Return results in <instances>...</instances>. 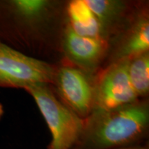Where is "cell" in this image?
<instances>
[{"label":"cell","mask_w":149,"mask_h":149,"mask_svg":"<svg viewBox=\"0 0 149 149\" xmlns=\"http://www.w3.org/2000/svg\"><path fill=\"white\" fill-rule=\"evenodd\" d=\"M149 127L146 101H136L107 111H93L84 120L73 149H117L139 144Z\"/></svg>","instance_id":"6da1fadb"},{"label":"cell","mask_w":149,"mask_h":149,"mask_svg":"<svg viewBox=\"0 0 149 149\" xmlns=\"http://www.w3.org/2000/svg\"><path fill=\"white\" fill-rule=\"evenodd\" d=\"M57 1L0 0V40L19 51L34 49L59 26L66 10Z\"/></svg>","instance_id":"7a4b0ae2"},{"label":"cell","mask_w":149,"mask_h":149,"mask_svg":"<svg viewBox=\"0 0 149 149\" xmlns=\"http://www.w3.org/2000/svg\"><path fill=\"white\" fill-rule=\"evenodd\" d=\"M24 90L35 100L51 133L48 149H73L82 133L84 120L58 100L49 84H38Z\"/></svg>","instance_id":"3957f363"},{"label":"cell","mask_w":149,"mask_h":149,"mask_svg":"<svg viewBox=\"0 0 149 149\" xmlns=\"http://www.w3.org/2000/svg\"><path fill=\"white\" fill-rule=\"evenodd\" d=\"M57 68L0 40V87L25 89L38 84H53Z\"/></svg>","instance_id":"277c9868"},{"label":"cell","mask_w":149,"mask_h":149,"mask_svg":"<svg viewBox=\"0 0 149 149\" xmlns=\"http://www.w3.org/2000/svg\"><path fill=\"white\" fill-rule=\"evenodd\" d=\"M127 62L110 64L94 77L93 111H111L139 100L128 78Z\"/></svg>","instance_id":"5b68a950"},{"label":"cell","mask_w":149,"mask_h":149,"mask_svg":"<svg viewBox=\"0 0 149 149\" xmlns=\"http://www.w3.org/2000/svg\"><path fill=\"white\" fill-rule=\"evenodd\" d=\"M53 84L61 101L85 120L94 107V77L72 65L57 67Z\"/></svg>","instance_id":"8992f818"},{"label":"cell","mask_w":149,"mask_h":149,"mask_svg":"<svg viewBox=\"0 0 149 149\" xmlns=\"http://www.w3.org/2000/svg\"><path fill=\"white\" fill-rule=\"evenodd\" d=\"M141 8L135 9L127 23L112 37L109 49L110 64L127 60L148 51V13L146 8Z\"/></svg>","instance_id":"52a82bcc"},{"label":"cell","mask_w":149,"mask_h":149,"mask_svg":"<svg viewBox=\"0 0 149 149\" xmlns=\"http://www.w3.org/2000/svg\"><path fill=\"white\" fill-rule=\"evenodd\" d=\"M61 47L71 65L94 75L108 56L109 44L102 39L79 36L66 24L61 34Z\"/></svg>","instance_id":"ba28073f"},{"label":"cell","mask_w":149,"mask_h":149,"mask_svg":"<svg viewBox=\"0 0 149 149\" xmlns=\"http://www.w3.org/2000/svg\"><path fill=\"white\" fill-rule=\"evenodd\" d=\"M95 15L108 42L127 23L135 9L124 1L113 0H84Z\"/></svg>","instance_id":"9c48e42d"},{"label":"cell","mask_w":149,"mask_h":149,"mask_svg":"<svg viewBox=\"0 0 149 149\" xmlns=\"http://www.w3.org/2000/svg\"><path fill=\"white\" fill-rule=\"evenodd\" d=\"M66 24L79 36L107 40L98 19L84 0H73L66 5Z\"/></svg>","instance_id":"30bf717a"},{"label":"cell","mask_w":149,"mask_h":149,"mask_svg":"<svg viewBox=\"0 0 149 149\" xmlns=\"http://www.w3.org/2000/svg\"><path fill=\"white\" fill-rule=\"evenodd\" d=\"M130 82L138 97H146L149 92V52L127 59Z\"/></svg>","instance_id":"8fae6325"},{"label":"cell","mask_w":149,"mask_h":149,"mask_svg":"<svg viewBox=\"0 0 149 149\" xmlns=\"http://www.w3.org/2000/svg\"><path fill=\"white\" fill-rule=\"evenodd\" d=\"M117 149H149L148 146L146 145H141V144H136L133 146L123 147V148H117Z\"/></svg>","instance_id":"7c38bea8"},{"label":"cell","mask_w":149,"mask_h":149,"mask_svg":"<svg viewBox=\"0 0 149 149\" xmlns=\"http://www.w3.org/2000/svg\"><path fill=\"white\" fill-rule=\"evenodd\" d=\"M3 113H4V111H3V107L2 104L0 103V120H1V119L2 118V117L3 115Z\"/></svg>","instance_id":"4fadbf2b"}]
</instances>
